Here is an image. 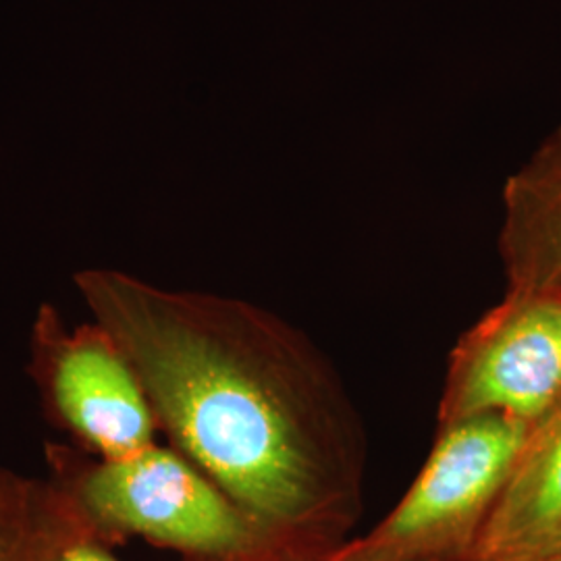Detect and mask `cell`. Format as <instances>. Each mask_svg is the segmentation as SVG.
Listing matches in <instances>:
<instances>
[{"label": "cell", "mask_w": 561, "mask_h": 561, "mask_svg": "<svg viewBox=\"0 0 561 561\" xmlns=\"http://www.w3.org/2000/svg\"><path fill=\"white\" fill-rule=\"evenodd\" d=\"M108 545L59 486V500L30 561H121Z\"/></svg>", "instance_id": "obj_9"}, {"label": "cell", "mask_w": 561, "mask_h": 561, "mask_svg": "<svg viewBox=\"0 0 561 561\" xmlns=\"http://www.w3.org/2000/svg\"><path fill=\"white\" fill-rule=\"evenodd\" d=\"M497 250L507 289L561 287V123L505 181Z\"/></svg>", "instance_id": "obj_7"}, {"label": "cell", "mask_w": 561, "mask_h": 561, "mask_svg": "<svg viewBox=\"0 0 561 561\" xmlns=\"http://www.w3.org/2000/svg\"><path fill=\"white\" fill-rule=\"evenodd\" d=\"M55 482L106 542L140 537L187 561H273L256 522L201 468L157 443L60 470Z\"/></svg>", "instance_id": "obj_2"}, {"label": "cell", "mask_w": 561, "mask_h": 561, "mask_svg": "<svg viewBox=\"0 0 561 561\" xmlns=\"http://www.w3.org/2000/svg\"><path fill=\"white\" fill-rule=\"evenodd\" d=\"M76 289L119 345L157 424L256 522L273 561L335 549L362 507L368 439L333 364L252 301L83 268Z\"/></svg>", "instance_id": "obj_1"}, {"label": "cell", "mask_w": 561, "mask_h": 561, "mask_svg": "<svg viewBox=\"0 0 561 561\" xmlns=\"http://www.w3.org/2000/svg\"><path fill=\"white\" fill-rule=\"evenodd\" d=\"M59 500L57 482L0 468V561H30Z\"/></svg>", "instance_id": "obj_8"}, {"label": "cell", "mask_w": 561, "mask_h": 561, "mask_svg": "<svg viewBox=\"0 0 561 561\" xmlns=\"http://www.w3.org/2000/svg\"><path fill=\"white\" fill-rule=\"evenodd\" d=\"M561 561V560H560Z\"/></svg>", "instance_id": "obj_11"}, {"label": "cell", "mask_w": 561, "mask_h": 561, "mask_svg": "<svg viewBox=\"0 0 561 561\" xmlns=\"http://www.w3.org/2000/svg\"><path fill=\"white\" fill-rule=\"evenodd\" d=\"M34 368L53 414L101 460L154 443L157 419L140 379L96 322L65 329L44 308L34 327Z\"/></svg>", "instance_id": "obj_5"}, {"label": "cell", "mask_w": 561, "mask_h": 561, "mask_svg": "<svg viewBox=\"0 0 561 561\" xmlns=\"http://www.w3.org/2000/svg\"><path fill=\"white\" fill-rule=\"evenodd\" d=\"M310 561H347L341 558L340 553H337V549H331V551H327V553H322L319 558H314V560Z\"/></svg>", "instance_id": "obj_10"}, {"label": "cell", "mask_w": 561, "mask_h": 561, "mask_svg": "<svg viewBox=\"0 0 561 561\" xmlns=\"http://www.w3.org/2000/svg\"><path fill=\"white\" fill-rule=\"evenodd\" d=\"M561 560V400L535 422L463 561Z\"/></svg>", "instance_id": "obj_6"}, {"label": "cell", "mask_w": 561, "mask_h": 561, "mask_svg": "<svg viewBox=\"0 0 561 561\" xmlns=\"http://www.w3.org/2000/svg\"><path fill=\"white\" fill-rule=\"evenodd\" d=\"M528 431L530 424L493 414L439 426L398 505L337 553L347 561H463Z\"/></svg>", "instance_id": "obj_3"}, {"label": "cell", "mask_w": 561, "mask_h": 561, "mask_svg": "<svg viewBox=\"0 0 561 561\" xmlns=\"http://www.w3.org/2000/svg\"><path fill=\"white\" fill-rule=\"evenodd\" d=\"M561 400V287L505 289L449 352L439 426L472 416L535 424Z\"/></svg>", "instance_id": "obj_4"}]
</instances>
